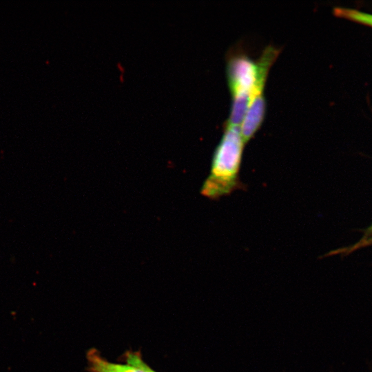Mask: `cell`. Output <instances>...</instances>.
I'll list each match as a JSON object with an SVG mask.
<instances>
[{
  "instance_id": "obj_6",
  "label": "cell",
  "mask_w": 372,
  "mask_h": 372,
  "mask_svg": "<svg viewBox=\"0 0 372 372\" xmlns=\"http://www.w3.org/2000/svg\"><path fill=\"white\" fill-rule=\"evenodd\" d=\"M123 360L125 361V363L140 368L145 372H156L143 360L142 355L139 351H127L123 356Z\"/></svg>"
},
{
  "instance_id": "obj_5",
  "label": "cell",
  "mask_w": 372,
  "mask_h": 372,
  "mask_svg": "<svg viewBox=\"0 0 372 372\" xmlns=\"http://www.w3.org/2000/svg\"><path fill=\"white\" fill-rule=\"evenodd\" d=\"M333 12L337 17L372 27V14H371L344 8H335Z\"/></svg>"
},
{
  "instance_id": "obj_3",
  "label": "cell",
  "mask_w": 372,
  "mask_h": 372,
  "mask_svg": "<svg viewBox=\"0 0 372 372\" xmlns=\"http://www.w3.org/2000/svg\"><path fill=\"white\" fill-rule=\"evenodd\" d=\"M266 111L264 93L254 94L240 125V134L245 143H247L261 126Z\"/></svg>"
},
{
  "instance_id": "obj_1",
  "label": "cell",
  "mask_w": 372,
  "mask_h": 372,
  "mask_svg": "<svg viewBox=\"0 0 372 372\" xmlns=\"http://www.w3.org/2000/svg\"><path fill=\"white\" fill-rule=\"evenodd\" d=\"M280 51L269 45L257 60L242 50L234 49L227 54L226 73L231 106L225 125L240 127L254 93L264 90L269 69Z\"/></svg>"
},
{
  "instance_id": "obj_2",
  "label": "cell",
  "mask_w": 372,
  "mask_h": 372,
  "mask_svg": "<svg viewBox=\"0 0 372 372\" xmlns=\"http://www.w3.org/2000/svg\"><path fill=\"white\" fill-rule=\"evenodd\" d=\"M245 144L239 127L225 125L214 153L210 174L202 187L204 196L218 198L240 187L239 172Z\"/></svg>"
},
{
  "instance_id": "obj_4",
  "label": "cell",
  "mask_w": 372,
  "mask_h": 372,
  "mask_svg": "<svg viewBox=\"0 0 372 372\" xmlns=\"http://www.w3.org/2000/svg\"><path fill=\"white\" fill-rule=\"evenodd\" d=\"M89 372H145L140 368L125 363L110 362L103 358L98 350L90 349L86 355Z\"/></svg>"
}]
</instances>
